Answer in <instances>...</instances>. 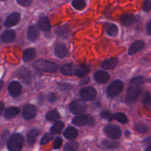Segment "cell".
Listing matches in <instances>:
<instances>
[{
	"instance_id": "1",
	"label": "cell",
	"mask_w": 151,
	"mask_h": 151,
	"mask_svg": "<svg viewBox=\"0 0 151 151\" xmlns=\"http://www.w3.org/2000/svg\"><path fill=\"white\" fill-rule=\"evenodd\" d=\"M34 68L44 72H55L58 69V65L47 60H37L33 64Z\"/></svg>"
},
{
	"instance_id": "2",
	"label": "cell",
	"mask_w": 151,
	"mask_h": 151,
	"mask_svg": "<svg viewBox=\"0 0 151 151\" xmlns=\"http://www.w3.org/2000/svg\"><path fill=\"white\" fill-rule=\"evenodd\" d=\"M24 145V138L21 134H14L7 142V148L10 151H21Z\"/></svg>"
},
{
	"instance_id": "3",
	"label": "cell",
	"mask_w": 151,
	"mask_h": 151,
	"mask_svg": "<svg viewBox=\"0 0 151 151\" xmlns=\"http://www.w3.org/2000/svg\"><path fill=\"white\" fill-rule=\"evenodd\" d=\"M142 90L139 86L130 85L128 88L126 94V103L127 104H132L134 103L138 97L140 96Z\"/></svg>"
},
{
	"instance_id": "4",
	"label": "cell",
	"mask_w": 151,
	"mask_h": 151,
	"mask_svg": "<svg viewBox=\"0 0 151 151\" xmlns=\"http://www.w3.org/2000/svg\"><path fill=\"white\" fill-rule=\"evenodd\" d=\"M123 87H124V84L121 81L119 80L114 81L107 89V94L108 97H114L117 96L123 89Z\"/></svg>"
},
{
	"instance_id": "5",
	"label": "cell",
	"mask_w": 151,
	"mask_h": 151,
	"mask_svg": "<svg viewBox=\"0 0 151 151\" xmlns=\"http://www.w3.org/2000/svg\"><path fill=\"white\" fill-rule=\"evenodd\" d=\"M70 111L74 114H80L87 110V105L83 100H76L70 104Z\"/></svg>"
},
{
	"instance_id": "6",
	"label": "cell",
	"mask_w": 151,
	"mask_h": 151,
	"mask_svg": "<svg viewBox=\"0 0 151 151\" xmlns=\"http://www.w3.org/2000/svg\"><path fill=\"white\" fill-rule=\"evenodd\" d=\"M104 132L107 137L112 139H117L121 136V130L118 126L114 125H108L104 128Z\"/></svg>"
},
{
	"instance_id": "7",
	"label": "cell",
	"mask_w": 151,
	"mask_h": 151,
	"mask_svg": "<svg viewBox=\"0 0 151 151\" xmlns=\"http://www.w3.org/2000/svg\"><path fill=\"white\" fill-rule=\"evenodd\" d=\"M73 123L76 126H83L85 125H93L94 119L90 115H80V116H76L73 119Z\"/></svg>"
},
{
	"instance_id": "8",
	"label": "cell",
	"mask_w": 151,
	"mask_h": 151,
	"mask_svg": "<svg viewBox=\"0 0 151 151\" xmlns=\"http://www.w3.org/2000/svg\"><path fill=\"white\" fill-rule=\"evenodd\" d=\"M18 78L25 84H30L32 80V75L30 71L25 67L19 68L16 72Z\"/></svg>"
},
{
	"instance_id": "9",
	"label": "cell",
	"mask_w": 151,
	"mask_h": 151,
	"mask_svg": "<svg viewBox=\"0 0 151 151\" xmlns=\"http://www.w3.org/2000/svg\"><path fill=\"white\" fill-rule=\"evenodd\" d=\"M80 96L85 100H92L96 97V91L92 86L85 87L80 91Z\"/></svg>"
},
{
	"instance_id": "10",
	"label": "cell",
	"mask_w": 151,
	"mask_h": 151,
	"mask_svg": "<svg viewBox=\"0 0 151 151\" xmlns=\"http://www.w3.org/2000/svg\"><path fill=\"white\" fill-rule=\"evenodd\" d=\"M36 114V109L34 106L28 104L24 107L22 111V116L24 119L27 120L31 119L35 117Z\"/></svg>"
},
{
	"instance_id": "11",
	"label": "cell",
	"mask_w": 151,
	"mask_h": 151,
	"mask_svg": "<svg viewBox=\"0 0 151 151\" xmlns=\"http://www.w3.org/2000/svg\"><path fill=\"white\" fill-rule=\"evenodd\" d=\"M19 19H20V15H19V13L15 12V13H11V14H10L7 16L6 20L4 21V27H10L14 26V25H16L19 22Z\"/></svg>"
},
{
	"instance_id": "12",
	"label": "cell",
	"mask_w": 151,
	"mask_h": 151,
	"mask_svg": "<svg viewBox=\"0 0 151 151\" xmlns=\"http://www.w3.org/2000/svg\"><path fill=\"white\" fill-rule=\"evenodd\" d=\"M9 94L13 97H17L22 92V86L16 81H12L8 86Z\"/></svg>"
},
{
	"instance_id": "13",
	"label": "cell",
	"mask_w": 151,
	"mask_h": 151,
	"mask_svg": "<svg viewBox=\"0 0 151 151\" xmlns=\"http://www.w3.org/2000/svg\"><path fill=\"white\" fill-rule=\"evenodd\" d=\"M109 78V75L105 71H98L94 75L95 81L99 83H105L107 82Z\"/></svg>"
},
{
	"instance_id": "14",
	"label": "cell",
	"mask_w": 151,
	"mask_h": 151,
	"mask_svg": "<svg viewBox=\"0 0 151 151\" xmlns=\"http://www.w3.org/2000/svg\"><path fill=\"white\" fill-rule=\"evenodd\" d=\"M54 53L56 57L59 58H63L68 55V50L64 44H58L55 47Z\"/></svg>"
},
{
	"instance_id": "15",
	"label": "cell",
	"mask_w": 151,
	"mask_h": 151,
	"mask_svg": "<svg viewBox=\"0 0 151 151\" xmlns=\"http://www.w3.org/2000/svg\"><path fill=\"white\" fill-rule=\"evenodd\" d=\"M144 47V43L142 41H136L132 44L128 50L129 55H133L142 50Z\"/></svg>"
},
{
	"instance_id": "16",
	"label": "cell",
	"mask_w": 151,
	"mask_h": 151,
	"mask_svg": "<svg viewBox=\"0 0 151 151\" xmlns=\"http://www.w3.org/2000/svg\"><path fill=\"white\" fill-rule=\"evenodd\" d=\"M118 62V60L117 58H111L102 62V63L101 64V67L105 69H112L117 66Z\"/></svg>"
},
{
	"instance_id": "17",
	"label": "cell",
	"mask_w": 151,
	"mask_h": 151,
	"mask_svg": "<svg viewBox=\"0 0 151 151\" xmlns=\"http://www.w3.org/2000/svg\"><path fill=\"white\" fill-rule=\"evenodd\" d=\"M38 25L40 29L43 31H48L50 29V27H51L49 19L46 16H43V17H41L38 19Z\"/></svg>"
},
{
	"instance_id": "18",
	"label": "cell",
	"mask_w": 151,
	"mask_h": 151,
	"mask_svg": "<svg viewBox=\"0 0 151 151\" xmlns=\"http://www.w3.org/2000/svg\"><path fill=\"white\" fill-rule=\"evenodd\" d=\"M76 70V66L72 63H67V64L64 65L61 69L62 73L65 75H68V76L75 75Z\"/></svg>"
},
{
	"instance_id": "19",
	"label": "cell",
	"mask_w": 151,
	"mask_h": 151,
	"mask_svg": "<svg viewBox=\"0 0 151 151\" xmlns=\"http://www.w3.org/2000/svg\"><path fill=\"white\" fill-rule=\"evenodd\" d=\"M20 109L18 107H10L7 108L4 111V117L7 119H10L14 116H17L19 114Z\"/></svg>"
},
{
	"instance_id": "20",
	"label": "cell",
	"mask_w": 151,
	"mask_h": 151,
	"mask_svg": "<svg viewBox=\"0 0 151 151\" xmlns=\"http://www.w3.org/2000/svg\"><path fill=\"white\" fill-rule=\"evenodd\" d=\"M28 38L31 41H35L38 36V29L36 26H30L28 30Z\"/></svg>"
},
{
	"instance_id": "21",
	"label": "cell",
	"mask_w": 151,
	"mask_h": 151,
	"mask_svg": "<svg viewBox=\"0 0 151 151\" xmlns=\"http://www.w3.org/2000/svg\"><path fill=\"white\" fill-rule=\"evenodd\" d=\"M15 37H16V33H15L14 31L8 29V30H6L3 32L2 35H1V40H2L3 42L8 43L13 41Z\"/></svg>"
},
{
	"instance_id": "22",
	"label": "cell",
	"mask_w": 151,
	"mask_h": 151,
	"mask_svg": "<svg viewBox=\"0 0 151 151\" xmlns=\"http://www.w3.org/2000/svg\"><path fill=\"white\" fill-rule=\"evenodd\" d=\"M105 31L108 35L115 37L118 35V29L116 25L114 24H107L105 26Z\"/></svg>"
},
{
	"instance_id": "23",
	"label": "cell",
	"mask_w": 151,
	"mask_h": 151,
	"mask_svg": "<svg viewBox=\"0 0 151 151\" xmlns=\"http://www.w3.org/2000/svg\"><path fill=\"white\" fill-rule=\"evenodd\" d=\"M64 136L68 139H73L78 136V131L73 127H69L65 131Z\"/></svg>"
},
{
	"instance_id": "24",
	"label": "cell",
	"mask_w": 151,
	"mask_h": 151,
	"mask_svg": "<svg viewBox=\"0 0 151 151\" xmlns=\"http://www.w3.org/2000/svg\"><path fill=\"white\" fill-rule=\"evenodd\" d=\"M120 21H121V23L122 25L129 26L135 22V17L131 14H125L121 16Z\"/></svg>"
},
{
	"instance_id": "25",
	"label": "cell",
	"mask_w": 151,
	"mask_h": 151,
	"mask_svg": "<svg viewBox=\"0 0 151 151\" xmlns=\"http://www.w3.org/2000/svg\"><path fill=\"white\" fill-rule=\"evenodd\" d=\"M39 134V131L38 129H33L30 130L29 132L28 133V135H27V139H28V142L30 145H33L36 140L37 137L38 136Z\"/></svg>"
},
{
	"instance_id": "26",
	"label": "cell",
	"mask_w": 151,
	"mask_h": 151,
	"mask_svg": "<svg viewBox=\"0 0 151 151\" xmlns=\"http://www.w3.org/2000/svg\"><path fill=\"white\" fill-rule=\"evenodd\" d=\"M102 146L103 148L107 150H111V149H115L118 147V143L115 141L105 139L102 142Z\"/></svg>"
},
{
	"instance_id": "27",
	"label": "cell",
	"mask_w": 151,
	"mask_h": 151,
	"mask_svg": "<svg viewBox=\"0 0 151 151\" xmlns=\"http://www.w3.org/2000/svg\"><path fill=\"white\" fill-rule=\"evenodd\" d=\"M36 56V50L33 48L28 49L25 50L23 53V60L25 61H30L32 60Z\"/></svg>"
},
{
	"instance_id": "28",
	"label": "cell",
	"mask_w": 151,
	"mask_h": 151,
	"mask_svg": "<svg viewBox=\"0 0 151 151\" xmlns=\"http://www.w3.org/2000/svg\"><path fill=\"white\" fill-rule=\"evenodd\" d=\"M55 32L59 36L62 37V38H67L70 35V30L67 27H59L56 28Z\"/></svg>"
},
{
	"instance_id": "29",
	"label": "cell",
	"mask_w": 151,
	"mask_h": 151,
	"mask_svg": "<svg viewBox=\"0 0 151 151\" xmlns=\"http://www.w3.org/2000/svg\"><path fill=\"white\" fill-rule=\"evenodd\" d=\"M89 72H90V68L87 66H86V65L83 64L76 70L75 75L77 77H84L87 73H89Z\"/></svg>"
},
{
	"instance_id": "30",
	"label": "cell",
	"mask_w": 151,
	"mask_h": 151,
	"mask_svg": "<svg viewBox=\"0 0 151 151\" xmlns=\"http://www.w3.org/2000/svg\"><path fill=\"white\" fill-rule=\"evenodd\" d=\"M64 128V123L61 121H58V122H56L53 125V126L50 128V131L53 134H59L62 131V130Z\"/></svg>"
},
{
	"instance_id": "31",
	"label": "cell",
	"mask_w": 151,
	"mask_h": 151,
	"mask_svg": "<svg viewBox=\"0 0 151 151\" xmlns=\"http://www.w3.org/2000/svg\"><path fill=\"white\" fill-rule=\"evenodd\" d=\"M46 119L48 121H56L59 118V114L56 110H52L49 111L45 116Z\"/></svg>"
},
{
	"instance_id": "32",
	"label": "cell",
	"mask_w": 151,
	"mask_h": 151,
	"mask_svg": "<svg viewBox=\"0 0 151 151\" xmlns=\"http://www.w3.org/2000/svg\"><path fill=\"white\" fill-rule=\"evenodd\" d=\"M78 144L75 141H71L67 143L64 147V151H76L78 149Z\"/></svg>"
},
{
	"instance_id": "33",
	"label": "cell",
	"mask_w": 151,
	"mask_h": 151,
	"mask_svg": "<svg viewBox=\"0 0 151 151\" xmlns=\"http://www.w3.org/2000/svg\"><path fill=\"white\" fill-rule=\"evenodd\" d=\"M72 4L76 10H82L86 6V3L84 0H73Z\"/></svg>"
},
{
	"instance_id": "34",
	"label": "cell",
	"mask_w": 151,
	"mask_h": 151,
	"mask_svg": "<svg viewBox=\"0 0 151 151\" xmlns=\"http://www.w3.org/2000/svg\"><path fill=\"white\" fill-rule=\"evenodd\" d=\"M135 129L139 133L144 134V133H146L147 131V126L143 122H139V123L136 124V125H135Z\"/></svg>"
},
{
	"instance_id": "35",
	"label": "cell",
	"mask_w": 151,
	"mask_h": 151,
	"mask_svg": "<svg viewBox=\"0 0 151 151\" xmlns=\"http://www.w3.org/2000/svg\"><path fill=\"white\" fill-rule=\"evenodd\" d=\"M114 118L116 119L117 121H118L119 122L123 124H125L127 122V118L125 114L122 113H116L114 114Z\"/></svg>"
},
{
	"instance_id": "36",
	"label": "cell",
	"mask_w": 151,
	"mask_h": 151,
	"mask_svg": "<svg viewBox=\"0 0 151 151\" xmlns=\"http://www.w3.org/2000/svg\"><path fill=\"white\" fill-rule=\"evenodd\" d=\"M144 78L142 77H136V78H134L133 79L131 80L130 81V85H134V86H140L142 84H143Z\"/></svg>"
},
{
	"instance_id": "37",
	"label": "cell",
	"mask_w": 151,
	"mask_h": 151,
	"mask_svg": "<svg viewBox=\"0 0 151 151\" xmlns=\"http://www.w3.org/2000/svg\"><path fill=\"white\" fill-rule=\"evenodd\" d=\"M142 102L144 104H150L151 103V94L150 92L146 91L144 93L143 96L142 98Z\"/></svg>"
},
{
	"instance_id": "38",
	"label": "cell",
	"mask_w": 151,
	"mask_h": 151,
	"mask_svg": "<svg viewBox=\"0 0 151 151\" xmlns=\"http://www.w3.org/2000/svg\"><path fill=\"white\" fill-rule=\"evenodd\" d=\"M101 116H102L103 119H107V120L109 121H112L114 117L112 115V114L110 111H103L102 112V114H101Z\"/></svg>"
},
{
	"instance_id": "39",
	"label": "cell",
	"mask_w": 151,
	"mask_h": 151,
	"mask_svg": "<svg viewBox=\"0 0 151 151\" xmlns=\"http://www.w3.org/2000/svg\"><path fill=\"white\" fill-rule=\"evenodd\" d=\"M58 86H59V89L64 91H69L71 88L70 85L69 83H58Z\"/></svg>"
},
{
	"instance_id": "40",
	"label": "cell",
	"mask_w": 151,
	"mask_h": 151,
	"mask_svg": "<svg viewBox=\"0 0 151 151\" xmlns=\"http://www.w3.org/2000/svg\"><path fill=\"white\" fill-rule=\"evenodd\" d=\"M52 139H53V135H52L51 134H46L45 135L42 137L40 143H41V145H45L47 144V142H49L50 140H52Z\"/></svg>"
},
{
	"instance_id": "41",
	"label": "cell",
	"mask_w": 151,
	"mask_h": 151,
	"mask_svg": "<svg viewBox=\"0 0 151 151\" xmlns=\"http://www.w3.org/2000/svg\"><path fill=\"white\" fill-rule=\"evenodd\" d=\"M143 10L145 12H149L151 10V1L150 0H145L144 2Z\"/></svg>"
},
{
	"instance_id": "42",
	"label": "cell",
	"mask_w": 151,
	"mask_h": 151,
	"mask_svg": "<svg viewBox=\"0 0 151 151\" xmlns=\"http://www.w3.org/2000/svg\"><path fill=\"white\" fill-rule=\"evenodd\" d=\"M62 139L60 138V137H58V138L56 139V140L54 141V143H53V148L59 149V147L62 146Z\"/></svg>"
},
{
	"instance_id": "43",
	"label": "cell",
	"mask_w": 151,
	"mask_h": 151,
	"mask_svg": "<svg viewBox=\"0 0 151 151\" xmlns=\"http://www.w3.org/2000/svg\"><path fill=\"white\" fill-rule=\"evenodd\" d=\"M16 1L20 5L23 6V7H28L32 3V0H16Z\"/></svg>"
},
{
	"instance_id": "44",
	"label": "cell",
	"mask_w": 151,
	"mask_h": 151,
	"mask_svg": "<svg viewBox=\"0 0 151 151\" xmlns=\"http://www.w3.org/2000/svg\"><path fill=\"white\" fill-rule=\"evenodd\" d=\"M57 99V97H56V94L53 92H50L48 94H47V100H48L50 103H54L55 101Z\"/></svg>"
},
{
	"instance_id": "45",
	"label": "cell",
	"mask_w": 151,
	"mask_h": 151,
	"mask_svg": "<svg viewBox=\"0 0 151 151\" xmlns=\"http://www.w3.org/2000/svg\"><path fill=\"white\" fill-rule=\"evenodd\" d=\"M8 135H9L8 131H5V132L2 134V136H1V144H3V143L6 141L7 138L8 137Z\"/></svg>"
},
{
	"instance_id": "46",
	"label": "cell",
	"mask_w": 151,
	"mask_h": 151,
	"mask_svg": "<svg viewBox=\"0 0 151 151\" xmlns=\"http://www.w3.org/2000/svg\"><path fill=\"white\" fill-rule=\"evenodd\" d=\"M89 81H90V78H83V79H81V82H80V84H81V85H85V84L88 83Z\"/></svg>"
},
{
	"instance_id": "47",
	"label": "cell",
	"mask_w": 151,
	"mask_h": 151,
	"mask_svg": "<svg viewBox=\"0 0 151 151\" xmlns=\"http://www.w3.org/2000/svg\"><path fill=\"white\" fill-rule=\"evenodd\" d=\"M147 33L149 34V35H151V20L150 21L147 26Z\"/></svg>"
},
{
	"instance_id": "48",
	"label": "cell",
	"mask_w": 151,
	"mask_h": 151,
	"mask_svg": "<svg viewBox=\"0 0 151 151\" xmlns=\"http://www.w3.org/2000/svg\"><path fill=\"white\" fill-rule=\"evenodd\" d=\"M3 109H4V103H1V102H0V114H1V111H3Z\"/></svg>"
},
{
	"instance_id": "49",
	"label": "cell",
	"mask_w": 151,
	"mask_h": 151,
	"mask_svg": "<svg viewBox=\"0 0 151 151\" xmlns=\"http://www.w3.org/2000/svg\"><path fill=\"white\" fill-rule=\"evenodd\" d=\"M3 86H4V83H3L2 81H0V91H1V90L2 89Z\"/></svg>"
},
{
	"instance_id": "50",
	"label": "cell",
	"mask_w": 151,
	"mask_h": 151,
	"mask_svg": "<svg viewBox=\"0 0 151 151\" xmlns=\"http://www.w3.org/2000/svg\"><path fill=\"white\" fill-rule=\"evenodd\" d=\"M145 151H151V145L148 146V147L145 149Z\"/></svg>"
},
{
	"instance_id": "51",
	"label": "cell",
	"mask_w": 151,
	"mask_h": 151,
	"mask_svg": "<svg viewBox=\"0 0 151 151\" xmlns=\"http://www.w3.org/2000/svg\"><path fill=\"white\" fill-rule=\"evenodd\" d=\"M148 82L150 83H151V77H150V78H149V80H148Z\"/></svg>"
},
{
	"instance_id": "52",
	"label": "cell",
	"mask_w": 151,
	"mask_h": 151,
	"mask_svg": "<svg viewBox=\"0 0 151 151\" xmlns=\"http://www.w3.org/2000/svg\"><path fill=\"white\" fill-rule=\"evenodd\" d=\"M43 1H48V0H43Z\"/></svg>"
}]
</instances>
